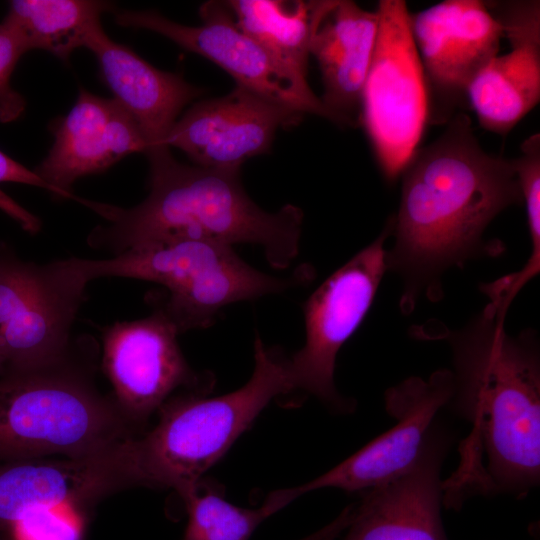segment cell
<instances>
[{"label": "cell", "mask_w": 540, "mask_h": 540, "mask_svg": "<svg viewBox=\"0 0 540 540\" xmlns=\"http://www.w3.org/2000/svg\"><path fill=\"white\" fill-rule=\"evenodd\" d=\"M54 142L34 172L51 194L77 200L71 192L80 178L106 171L129 154L149 150L133 118L112 98L82 89L71 110L56 119Z\"/></svg>", "instance_id": "18"}, {"label": "cell", "mask_w": 540, "mask_h": 540, "mask_svg": "<svg viewBox=\"0 0 540 540\" xmlns=\"http://www.w3.org/2000/svg\"><path fill=\"white\" fill-rule=\"evenodd\" d=\"M147 157L150 191L141 203L123 208L80 198L79 203L106 220L88 235L90 247L113 256L152 243L202 240L258 245L279 270L296 259L304 216L299 207L263 210L245 192L240 170L187 165L170 148Z\"/></svg>", "instance_id": "3"}, {"label": "cell", "mask_w": 540, "mask_h": 540, "mask_svg": "<svg viewBox=\"0 0 540 540\" xmlns=\"http://www.w3.org/2000/svg\"><path fill=\"white\" fill-rule=\"evenodd\" d=\"M127 418L64 361L0 379V454L81 457L129 438Z\"/></svg>", "instance_id": "6"}, {"label": "cell", "mask_w": 540, "mask_h": 540, "mask_svg": "<svg viewBox=\"0 0 540 540\" xmlns=\"http://www.w3.org/2000/svg\"><path fill=\"white\" fill-rule=\"evenodd\" d=\"M295 391L289 357L256 334L254 369L240 388L216 397L191 393L160 408L157 425L129 450L135 484L175 489L196 487L275 398Z\"/></svg>", "instance_id": "4"}, {"label": "cell", "mask_w": 540, "mask_h": 540, "mask_svg": "<svg viewBox=\"0 0 540 540\" xmlns=\"http://www.w3.org/2000/svg\"><path fill=\"white\" fill-rule=\"evenodd\" d=\"M3 369V363H2V360H1V357H0V372L2 371Z\"/></svg>", "instance_id": "29"}, {"label": "cell", "mask_w": 540, "mask_h": 540, "mask_svg": "<svg viewBox=\"0 0 540 540\" xmlns=\"http://www.w3.org/2000/svg\"><path fill=\"white\" fill-rule=\"evenodd\" d=\"M112 10L106 1L13 0L2 22L20 37L27 52L41 49L67 61L86 46L102 27L101 16Z\"/></svg>", "instance_id": "22"}, {"label": "cell", "mask_w": 540, "mask_h": 540, "mask_svg": "<svg viewBox=\"0 0 540 540\" xmlns=\"http://www.w3.org/2000/svg\"><path fill=\"white\" fill-rule=\"evenodd\" d=\"M27 52L20 37L5 23L0 24V122L18 119L26 101L11 85V76L23 54Z\"/></svg>", "instance_id": "25"}, {"label": "cell", "mask_w": 540, "mask_h": 540, "mask_svg": "<svg viewBox=\"0 0 540 540\" xmlns=\"http://www.w3.org/2000/svg\"><path fill=\"white\" fill-rule=\"evenodd\" d=\"M179 334L157 307L149 316L103 329V369L117 406L128 420H146L179 387L203 395L212 390L214 375L189 366L177 340Z\"/></svg>", "instance_id": "12"}, {"label": "cell", "mask_w": 540, "mask_h": 540, "mask_svg": "<svg viewBox=\"0 0 540 540\" xmlns=\"http://www.w3.org/2000/svg\"><path fill=\"white\" fill-rule=\"evenodd\" d=\"M14 182L32 185L51 193L50 187L32 170L0 150V183ZM0 209L15 220L25 231L36 234L41 229L40 219L0 191Z\"/></svg>", "instance_id": "26"}, {"label": "cell", "mask_w": 540, "mask_h": 540, "mask_svg": "<svg viewBox=\"0 0 540 540\" xmlns=\"http://www.w3.org/2000/svg\"><path fill=\"white\" fill-rule=\"evenodd\" d=\"M510 50L496 55L467 90L479 125L508 134L540 100V1H485Z\"/></svg>", "instance_id": "16"}, {"label": "cell", "mask_w": 540, "mask_h": 540, "mask_svg": "<svg viewBox=\"0 0 540 540\" xmlns=\"http://www.w3.org/2000/svg\"><path fill=\"white\" fill-rule=\"evenodd\" d=\"M421 63L428 124H447L468 107L474 77L499 54L502 29L481 0H445L409 13Z\"/></svg>", "instance_id": "10"}, {"label": "cell", "mask_w": 540, "mask_h": 540, "mask_svg": "<svg viewBox=\"0 0 540 540\" xmlns=\"http://www.w3.org/2000/svg\"><path fill=\"white\" fill-rule=\"evenodd\" d=\"M3 531L4 530H0V540H14L13 536L12 537H8L6 535L3 534Z\"/></svg>", "instance_id": "27"}, {"label": "cell", "mask_w": 540, "mask_h": 540, "mask_svg": "<svg viewBox=\"0 0 540 540\" xmlns=\"http://www.w3.org/2000/svg\"><path fill=\"white\" fill-rule=\"evenodd\" d=\"M296 487L272 492L258 508H243L228 502L215 488L201 482L183 494L188 521L183 540H250L270 516L299 497Z\"/></svg>", "instance_id": "23"}, {"label": "cell", "mask_w": 540, "mask_h": 540, "mask_svg": "<svg viewBox=\"0 0 540 540\" xmlns=\"http://www.w3.org/2000/svg\"><path fill=\"white\" fill-rule=\"evenodd\" d=\"M537 529H538V528H537ZM534 531H535V533L533 534L534 540H539V533H538V530H537V533H536V528H534Z\"/></svg>", "instance_id": "28"}, {"label": "cell", "mask_w": 540, "mask_h": 540, "mask_svg": "<svg viewBox=\"0 0 540 540\" xmlns=\"http://www.w3.org/2000/svg\"><path fill=\"white\" fill-rule=\"evenodd\" d=\"M451 444L450 432L435 423L409 471L365 491L358 506L343 514L344 540H448L441 469Z\"/></svg>", "instance_id": "17"}, {"label": "cell", "mask_w": 540, "mask_h": 540, "mask_svg": "<svg viewBox=\"0 0 540 540\" xmlns=\"http://www.w3.org/2000/svg\"><path fill=\"white\" fill-rule=\"evenodd\" d=\"M400 178L386 264L402 280L400 308L410 314L422 295L441 299L448 269L504 252V244L484 240V232L498 214L523 200L512 160L485 151L464 112L414 152Z\"/></svg>", "instance_id": "2"}, {"label": "cell", "mask_w": 540, "mask_h": 540, "mask_svg": "<svg viewBox=\"0 0 540 540\" xmlns=\"http://www.w3.org/2000/svg\"><path fill=\"white\" fill-rule=\"evenodd\" d=\"M378 34L362 93L360 124L387 182H396L428 124L424 75L404 0H380Z\"/></svg>", "instance_id": "7"}, {"label": "cell", "mask_w": 540, "mask_h": 540, "mask_svg": "<svg viewBox=\"0 0 540 540\" xmlns=\"http://www.w3.org/2000/svg\"><path fill=\"white\" fill-rule=\"evenodd\" d=\"M392 216L368 246L332 273L303 304L305 343L289 357L295 391L315 396L336 413L348 414L356 404L342 396L334 374L338 352L370 310L387 271L386 240Z\"/></svg>", "instance_id": "9"}, {"label": "cell", "mask_w": 540, "mask_h": 540, "mask_svg": "<svg viewBox=\"0 0 540 540\" xmlns=\"http://www.w3.org/2000/svg\"><path fill=\"white\" fill-rule=\"evenodd\" d=\"M87 282L69 258L38 264L0 243V357L3 368L32 371L68 357Z\"/></svg>", "instance_id": "8"}, {"label": "cell", "mask_w": 540, "mask_h": 540, "mask_svg": "<svg viewBox=\"0 0 540 540\" xmlns=\"http://www.w3.org/2000/svg\"><path fill=\"white\" fill-rule=\"evenodd\" d=\"M379 17L350 0H337L310 45L323 85L320 100L342 126L360 124L362 93L372 62Z\"/></svg>", "instance_id": "20"}, {"label": "cell", "mask_w": 540, "mask_h": 540, "mask_svg": "<svg viewBox=\"0 0 540 540\" xmlns=\"http://www.w3.org/2000/svg\"><path fill=\"white\" fill-rule=\"evenodd\" d=\"M129 440L98 454L27 459L0 468V530L47 509L81 510L119 487L135 484Z\"/></svg>", "instance_id": "15"}, {"label": "cell", "mask_w": 540, "mask_h": 540, "mask_svg": "<svg viewBox=\"0 0 540 540\" xmlns=\"http://www.w3.org/2000/svg\"><path fill=\"white\" fill-rule=\"evenodd\" d=\"M76 508H53L35 513L15 524L14 540H78L80 522Z\"/></svg>", "instance_id": "24"}, {"label": "cell", "mask_w": 540, "mask_h": 540, "mask_svg": "<svg viewBox=\"0 0 540 540\" xmlns=\"http://www.w3.org/2000/svg\"><path fill=\"white\" fill-rule=\"evenodd\" d=\"M452 393L448 369L433 372L427 380L411 376L387 389L385 409L396 420L394 426L331 470L297 486L299 493L322 488L365 492L403 475L421 456L435 417Z\"/></svg>", "instance_id": "13"}, {"label": "cell", "mask_w": 540, "mask_h": 540, "mask_svg": "<svg viewBox=\"0 0 540 540\" xmlns=\"http://www.w3.org/2000/svg\"><path fill=\"white\" fill-rule=\"evenodd\" d=\"M70 260L87 283L118 277L164 287V301L156 307L179 333L210 326L227 305L283 293L313 278V269L307 265L298 266L287 277L269 275L245 262L233 246L202 240L152 243L105 259Z\"/></svg>", "instance_id": "5"}, {"label": "cell", "mask_w": 540, "mask_h": 540, "mask_svg": "<svg viewBox=\"0 0 540 540\" xmlns=\"http://www.w3.org/2000/svg\"><path fill=\"white\" fill-rule=\"evenodd\" d=\"M201 25L187 26L151 10L115 12L124 27L158 33L182 48L205 57L232 76L236 85L264 98L333 122L330 113L300 77L278 64L259 44L242 32L225 2L208 1L199 8Z\"/></svg>", "instance_id": "11"}, {"label": "cell", "mask_w": 540, "mask_h": 540, "mask_svg": "<svg viewBox=\"0 0 540 540\" xmlns=\"http://www.w3.org/2000/svg\"><path fill=\"white\" fill-rule=\"evenodd\" d=\"M337 0L226 1L239 29L278 64L306 78L312 37Z\"/></svg>", "instance_id": "21"}, {"label": "cell", "mask_w": 540, "mask_h": 540, "mask_svg": "<svg viewBox=\"0 0 540 540\" xmlns=\"http://www.w3.org/2000/svg\"><path fill=\"white\" fill-rule=\"evenodd\" d=\"M85 48L95 55L100 75L114 100L133 118L144 134L149 150L169 148L166 138L182 110L202 90L178 74L160 70L129 47L113 41L103 27L89 38Z\"/></svg>", "instance_id": "19"}, {"label": "cell", "mask_w": 540, "mask_h": 540, "mask_svg": "<svg viewBox=\"0 0 540 540\" xmlns=\"http://www.w3.org/2000/svg\"><path fill=\"white\" fill-rule=\"evenodd\" d=\"M304 114L242 86L194 103L176 121L166 145L183 151L197 166L240 170L248 159L267 153L276 132Z\"/></svg>", "instance_id": "14"}, {"label": "cell", "mask_w": 540, "mask_h": 540, "mask_svg": "<svg viewBox=\"0 0 540 540\" xmlns=\"http://www.w3.org/2000/svg\"><path fill=\"white\" fill-rule=\"evenodd\" d=\"M445 339L452 352L453 393L446 407L470 426L460 463L443 480V506L460 510L476 496L525 498L540 483V350L536 332L516 336L485 308L457 330L417 333Z\"/></svg>", "instance_id": "1"}]
</instances>
